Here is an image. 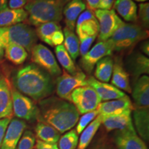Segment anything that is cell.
<instances>
[{
	"mask_svg": "<svg viewBox=\"0 0 149 149\" xmlns=\"http://www.w3.org/2000/svg\"><path fill=\"white\" fill-rule=\"evenodd\" d=\"M11 83L17 91L34 101H40L51 95L55 86L51 76L35 64L17 69Z\"/></svg>",
	"mask_w": 149,
	"mask_h": 149,
	"instance_id": "6da1fadb",
	"label": "cell"
},
{
	"mask_svg": "<svg viewBox=\"0 0 149 149\" xmlns=\"http://www.w3.org/2000/svg\"><path fill=\"white\" fill-rule=\"evenodd\" d=\"M38 120L64 133L77 124L79 113L72 104L61 98L46 97L39 103Z\"/></svg>",
	"mask_w": 149,
	"mask_h": 149,
	"instance_id": "7a4b0ae2",
	"label": "cell"
},
{
	"mask_svg": "<svg viewBox=\"0 0 149 149\" xmlns=\"http://www.w3.org/2000/svg\"><path fill=\"white\" fill-rule=\"evenodd\" d=\"M64 6L62 0H29L25 6L28 13L26 22L35 26L48 22L58 23L63 18Z\"/></svg>",
	"mask_w": 149,
	"mask_h": 149,
	"instance_id": "3957f363",
	"label": "cell"
},
{
	"mask_svg": "<svg viewBox=\"0 0 149 149\" xmlns=\"http://www.w3.org/2000/svg\"><path fill=\"white\" fill-rule=\"evenodd\" d=\"M148 37V31L141 28L137 24L124 22L110 38L114 51L118 53H128L135 46Z\"/></svg>",
	"mask_w": 149,
	"mask_h": 149,
	"instance_id": "277c9868",
	"label": "cell"
},
{
	"mask_svg": "<svg viewBox=\"0 0 149 149\" xmlns=\"http://www.w3.org/2000/svg\"><path fill=\"white\" fill-rule=\"evenodd\" d=\"M37 40L35 30L27 24L20 23L12 26L0 28V41L4 48L9 44H16L31 52Z\"/></svg>",
	"mask_w": 149,
	"mask_h": 149,
	"instance_id": "5b68a950",
	"label": "cell"
},
{
	"mask_svg": "<svg viewBox=\"0 0 149 149\" xmlns=\"http://www.w3.org/2000/svg\"><path fill=\"white\" fill-rule=\"evenodd\" d=\"M68 102L73 104L79 115H83L96 110L102 100L96 91L87 85L74 89L70 94Z\"/></svg>",
	"mask_w": 149,
	"mask_h": 149,
	"instance_id": "8992f818",
	"label": "cell"
},
{
	"mask_svg": "<svg viewBox=\"0 0 149 149\" xmlns=\"http://www.w3.org/2000/svg\"><path fill=\"white\" fill-rule=\"evenodd\" d=\"M13 112L19 120L34 122L38 120L39 109L31 98L17 91L12 85Z\"/></svg>",
	"mask_w": 149,
	"mask_h": 149,
	"instance_id": "52a82bcc",
	"label": "cell"
},
{
	"mask_svg": "<svg viewBox=\"0 0 149 149\" xmlns=\"http://www.w3.org/2000/svg\"><path fill=\"white\" fill-rule=\"evenodd\" d=\"M86 79V75L81 70L71 74L64 70L62 74L56 79V93L59 98L68 101L70 94L74 89L88 85Z\"/></svg>",
	"mask_w": 149,
	"mask_h": 149,
	"instance_id": "ba28073f",
	"label": "cell"
},
{
	"mask_svg": "<svg viewBox=\"0 0 149 149\" xmlns=\"http://www.w3.org/2000/svg\"><path fill=\"white\" fill-rule=\"evenodd\" d=\"M31 53V61L33 64L47 72L51 77H59L61 74V70L55 56L46 46L41 44H36L33 47Z\"/></svg>",
	"mask_w": 149,
	"mask_h": 149,
	"instance_id": "9c48e42d",
	"label": "cell"
},
{
	"mask_svg": "<svg viewBox=\"0 0 149 149\" xmlns=\"http://www.w3.org/2000/svg\"><path fill=\"white\" fill-rule=\"evenodd\" d=\"M93 13L97 19L100 26L97 36L99 42L109 40L115 31L124 22L117 15L114 9H97Z\"/></svg>",
	"mask_w": 149,
	"mask_h": 149,
	"instance_id": "30bf717a",
	"label": "cell"
},
{
	"mask_svg": "<svg viewBox=\"0 0 149 149\" xmlns=\"http://www.w3.org/2000/svg\"><path fill=\"white\" fill-rule=\"evenodd\" d=\"M113 52V46L110 39L107 41L98 42L88 53L81 57L80 59L81 66L84 70L91 73L100 59L107 56H111Z\"/></svg>",
	"mask_w": 149,
	"mask_h": 149,
	"instance_id": "8fae6325",
	"label": "cell"
},
{
	"mask_svg": "<svg viewBox=\"0 0 149 149\" xmlns=\"http://www.w3.org/2000/svg\"><path fill=\"white\" fill-rule=\"evenodd\" d=\"M12 83L4 70H0V120L12 119Z\"/></svg>",
	"mask_w": 149,
	"mask_h": 149,
	"instance_id": "7c38bea8",
	"label": "cell"
},
{
	"mask_svg": "<svg viewBox=\"0 0 149 149\" xmlns=\"http://www.w3.org/2000/svg\"><path fill=\"white\" fill-rule=\"evenodd\" d=\"M75 31L79 39L89 36H98L100 26L93 12L85 10L79 15L76 22Z\"/></svg>",
	"mask_w": 149,
	"mask_h": 149,
	"instance_id": "4fadbf2b",
	"label": "cell"
},
{
	"mask_svg": "<svg viewBox=\"0 0 149 149\" xmlns=\"http://www.w3.org/2000/svg\"><path fill=\"white\" fill-rule=\"evenodd\" d=\"M97 109L99 115L101 117H107L133 111L134 107L129 97L126 95L117 100H110L102 103L101 102Z\"/></svg>",
	"mask_w": 149,
	"mask_h": 149,
	"instance_id": "5bb4252c",
	"label": "cell"
},
{
	"mask_svg": "<svg viewBox=\"0 0 149 149\" xmlns=\"http://www.w3.org/2000/svg\"><path fill=\"white\" fill-rule=\"evenodd\" d=\"M115 142L118 149H148L135 129L117 130L115 134Z\"/></svg>",
	"mask_w": 149,
	"mask_h": 149,
	"instance_id": "9a60e30c",
	"label": "cell"
},
{
	"mask_svg": "<svg viewBox=\"0 0 149 149\" xmlns=\"http://www.w3.org/2000/svg\"><path fill=\"white\" fill-rule=\"evenodd\" d=\"M26 128V124L24 120L18 118L11 119L0 149H16L20 137Z\"/></svg>",
	"mask_w": 149,
	"mask_h": 149,
	"instance_id": "2e32d148",
	"label": "cell"
},
{
	"mask_svg": "<svg viewBox=\"0 0 149 149\" xmlns=\"http://www.w3.org/2000/svg\"><path fill=\"white\" fill-rule=\"evenodd\" d=\"M126 71L137 79L144 74L149 73V59L144 54L139 52L130 53L126 61Z\"/></svg>",
	"mask_w": 149,
	"mask_h": 149,
	"instance_id": "e0dca14e",
	"label": "cell"
},
{
	"mask_svg": "<svg viewBox=\"0 0 149 149\" xmlns=\"http://www.w3.org/2000/svg\"><path fill=\"white\" fill-rule=\"evenodd\" d=\"M86 81L88 85L96 91L102 101L117 100L126 95L122 91L117 88L114 86L98 81L94 77H89Z\"/></svg>",
	"mask_w": 149,
	"mask_h": 149,
	"instance_id": "ac0fdd59",
	"label": "cell"
},
{
	"mask_svg": "<svg viewBox=\"0 0 149 149\" xmlns=\"http://www.w3.org/2000/svg\"><path fill=\"white\" fill-rule=\"evenodd\" d=\"M132 111L126 112L122 114L101 117L102 124L107 131L135 129L132 120Z\"/></svg>",
	"mask_w": 149,
	"mask_h": 149,
	"instance_id": "d6986e66",
	"label": "cell"
},
{
	"mask_svg": "<svg viewBox=\"0 0 149 149\" xmlns=\"http://www.w3.org/2000/svg\"><path fill=\"white\" fill-rule=\"evenodd\" d=\"M132 95L137 109H148L149 77L144 74L136 79Z\"/></svg>",
	"mask_w": 149,
	"mask_h": 149,
	"instance_id": "ffe728a7",
	"label": "cell"
},
{
	"mask_svg": "<svg viewBox=\"0 0 149 149\" xmlns=\"http://www.w3.org/2000/svg\"><path fill=\"white\" fill-rule=\"evenodd\" d=\"M129 76V74L124 68L121 58H115L111 78V84L121 91L131 93L132 88L130 85Z\"/></svg>",
	"mask_w": 149,
	"mask_h": 149,
	"instance_id": "44dd1931",
	"label": "cell"
},
{
	"mask_svg": "<svg viewBox=\"0 0 149 149\" xmlns=\"http://www.w3.org/2000/svg\"><path fill=\"white\" fill-rule=\"evenodd\" d=\"M86 8L84 0H70L63 8V16L66 27L71 31L75 29L78 17Z\"/></svg>",
	"mask_w": 149,
	"mask_h": 149,
	"instance_id": "7402d4cb",
	"label": "cell"
},
{
	"mask_svg": "<svg viewBox=\"0 0 149 149\" xmlns=\"http://www.w3.org/2000/svg\"><path fill=\"white\" fill-rule=\"evenodd\" d=\"M113 6L124 21L137 24V6L133 0H115Z\"/></svg>",
	"mask_w": 149,
	"mask_h": 149,
	"instance_id": "603a6c76",
	"label": "cell"
},
{
	"mask_svg": "<svg viewBox=\"0 0 149 149\" xmlns=\"http://www.w3.org/2000/svg\"><path fill=\"white\" fill-rule=\"evenodd\" d=\"M133 113L134 127L143 141L149 139V111L148 109H134Z\"/></svg>",
	"mask_w": 149,
	"mask_h": 149,
	"instance_id": "cb8c5ba5",
	"label": "cell"
},
{
	"mask_svg": "<svg viewBox=\"0 0 149 149\" xmlns=\"http://www.w3.org/2000/svg\"><path fill=\"white\" fill-rule=\"evenodd\" d=\"M28 19V13L25 9H10L7 8L0 11V28L12 26L23 23Z\"/></svg>",
	"mask_w": 149,
	"mask_h": 149,
	"instance_id": "d4e9b609",
	"label": "cell"
},
{
	"mask_svg": "<svg viewBox=\"0 0 149 149\" xmlns=\"http://www.w3.org/2000/svg\"><path fill=\"white\" fill-rule=\"evenodd\" d=\"M114 60L111 56L104 57L97 63L94 72V77L102 82L108 83L113 73Z\"/></svg>",
	"mask_w": 149,
	"mask_h": 149,
	"instance_id": "484cf974",
	"label": "cell"
},
{
	"mask_svg": "<svg viewBox=\"0 0 149 149\" xmlns=\"http://www.w3.org/2000/svg\"><path fill=\"white\" fill-rule=\"evenodd\" d=\"M35 134L40 140L48 143L57 144L60 138V133L55 128L43 122L37 124Z\"/></svg>",
	"mask_w": 149,
	"mask_h": 149,
	"instance_id": "4316f807",
	"label": "cell"
},
{
	"mask_svg": "<svg viewBox=\"0 0 149 149\" xmlns=\"http://www.w3.org/2000/svg\"><path fill=\"white\" fill-rule=\"evenodd\" d=\"M29 53L23 46L16 44H9L4 48V57L14 65L22 64L26 60Z\"/></svg>",
	"mask_w": 149,
	"mask_h": 149,
	"instance_id": "83f0119b",
	"label": "cell"
},
{
	"mask_svg": "<svg viewBox=\"0 0 149 149\" xmlns=\"http://www.w3.org/2000/svg\"><path fill=\"white\" fill-rule=\"evenodd\" d=\"M102 124L101 117L97 115L81 132L79 141H78L77 149H86L90 144Z\"/></svg>",
	"mask_w": 149,
	"mask_h": 149,
	"instance_id": "f1b7e54d",
	"label": "cell"
},
{
	"mask_svg": "<svg viewBox=\"0 0 149 149\" xmlns=\"http://www.w3.org/2000/svg\"><path fill=\"white\" fill-rule=\"evenodd\" d=\"M64 36V46L72 60H75L79 55V40L73 31L65 27L63 31Z\"/></svg>",
	"mask_w": 149,
	"mask_h": 149,
	"instance_id": "f546056e",
	"label": "cell"
},
{
	"mask_svg": "<svg viewBox=\"0 0 149 149\" xmlns=\"http://www.w3.org/2000/svg\"><path fill=\"white\" fill-rule=\"evenodd\" d=\"M55 53L59 63L68 73L73 74L79 70L63 44L55 46Z\"/></svg>",
	"mask_w": 149,
	"mask_h": 149,
	"instance_id": "4dcf8cb0",
	"label": "cell"
},
{
	"mask_svg": "<svg viewBox=\"0 0 149 149\" xmlns=\"http://www.w3.org/2000/svg\"><path fill=\"white\" fill-rule=\"evenodd\" d=\"M60 29H61V26L57 22H48L37 26L35 33L37 38H40L42 42L52 46V37L56 31Z\"/></svg>",
	"mask_w": 149,
	"mask_h": 149,
	"instance_id": "1f68e13d",
	"label": "cell"
},
{
	"mask_svg": "<svg viewBox=\"0 0 149 149\" xmlns=\"http://www.w3.org/2000/svg\"><path fill=\"white\" fill-rule=\"evenodd\" d=\"M79 137L75 130H70L60 137L58 141L59 149H75Z\"/></svg>",
	"mask_w": 149,
	"mask_h": 149,
	"instance_id": "d6a6232c",
	"label": "cell"
},
{
	"mask_svg": "<svg viewBox=\"0 0 149 149\" xmlns=\"http://www.w3.org/2000/svg\"><path fill=\"white\" fill-rule=\"evenodd\" d=\"M137 22L141 28L148 31L149 28V3L148 2L140 3L138 6Z\"/></svg>",
	"mask_w": 149,
	"mask_h": 149,
	"instance_id": "836d02e7",
	"label": "cell"
},
{
	"mask_svg": "<svg viewBox=\"0 0 149 149\" xmlns=\"http://www.w3.org/2000/svg\"><path fill=\"white\" fill-rule=\"evenodd\" d=\"M35 142L36 139L35 134L29 130H25L20 137L16 149H33Z\"/></svg>",
	"mask_w": 149,
	"mask_h": 149,
	"instance_id": "e575fe53",
	"label": "cell"
},
{
	"mask_svg": "<svg viewBox=\"0 0 149 149\" xmlns=\"http://www.w3.org/2000/svg\"><path fill=\"white\" fill-rule=\"evenodd\" d=\"M99 115L97 109L95 111L88 112V113L83 114L80 118L78 120V122L76 124V132L77 135H80L81 132L85 129V128L92 121Z\"/></svg>",
	"mask_w": 149,
	"mask_h": 149,
	"instance_id": "d590c367",
	"label": "cell"
},
{
	"mask_svg": "<svg viewBox=\"0 0 149 149\" xmlns=\"http://www.w3.org/2000/svg\"><path fill=\"white\" fill-rule=\"evenodd\" d=\"M97 37L96 36H89L84 37V38L81 39H79V55H81V57L88 53L89 50L91 49L93 43L95 42Z\"/></svg>",
	"mask_w": 149,
	"mask_h": 149,
	"instance_id": "8d00e7d4",
	"label": "cell"
},
{
	"mask_svg": "<svg viewBox=\"0 0 149 149\" xmlns=\"http://www.w3.org/2000/svg\"><path fill=\"white\" fill-rule=\"evenodd\" d=\"M64 33H63L62 30L60 29L59 31H56L55 34L53 35V37L51 39V43L52 46H57L61 45L64 43Z\"/></svg>",
	"mask_w": 149,
	"mask_h": 149,
	"instance_id": "74e56055",
	"label": "cell"
},
{
	"mask_svg": "<svg viewBox=\"0 0 149 149\" xmlns=\"http://www.w3.org/2000/svg\"><path fill=\"white\" fill-rule=\"evenodd\" d=\"M10 120L11 119L10 118H4L0 120V147H1L3 137H4L6 131Z\"/></svg>",
	"mask_w": 149,
	"mask_h": 149,
	"instance_id": "f35d334b",
	"label": "cell"
},
{
	"mask_svg": "<svg viewBox=\"0 0 149 149\" xmlns=\"http://www.w3.org/2000/svg\"><path fill=\"white\" fill-rule=\"evenodd\" d=\"M35 148L36 149H59L58 145L53 143H48L45 141L37 139L35 142Z\"/></svg>",
	"mask_w": 149,
	"mask_h": 149,
	"instance_id": "ab89813d",
	"label": "cell"
},
{
	"mask_svg": "<svg viewBox=\"0 0 149 149\" xmlns=\"http://www.w3.org/2000/svg\"><path fill=\"white\" fill-rule=\"evenodd\" d=\"M29 0H8V6L10 9H22L27 4Z\"/></svg>",
	"mask_w": 149,
	"mask_h": 149,
	"instance_id": "60d3db41",
	"label": "cell"
},
{
	"mask_svg": "<svg viewBox=\"0 0 149 149\" xmlns=\"http://www.w3.org/2000/svg\"><path fill=\"white\" fill-rule=\"evenodd\" d=\"M86 7L88 10L94 12L95 10L100 9V0H85Z\"/></svg>",
	"mask_w": 149,
	"mask_h": 149,
	"instance_id": "b9f144b4",
	"label": "cell"
},
{
	"mask_svg": "<svg viewBox=\"0 0 149 149\" xmlns=\"http://www.w3.org/2000/svg\"><path fill=\"white\" fill-rule=\"evenodd\" d=\"M115 0H100V9L102 10H111L114 3Z\"/></svg>",
	"mask_w": 149,
	"mask_h": 149,
	"instance_id": "7bdbcfd3",
	"label": "cell"
},
{
	"mask_svg": "<svg viewBox=\"0 0 149 149\" xmlns=\"http://www.w3.org/2000/svg\"><path fill=\"white\" fill-rule=\"evenodd\" d=\"M140 49L142 53L147 57L149 55V42L148 40H145L142 42H141L140 44Z\"/></svg>",
	"mask_w": 149,
	"mask_h": 149,
	"instance_id": "ee69618b",
	"label": "cell"
},
{
	"mask_svg": "<svg viewBox=\"0 0 149 149\" xmlns=\"http://www.w3.org/2000/svg\"><path fill=\"white\" fill-rule=\"evenodd\" d=\"M93 149H113V148L108 143L102 142L96 145V146H95Z\"/></svg>",
	"mask_w": 149,
	"mask_h": 149,
	"instance_id": "f6af8a7d",
	"label": "cell"
},
{
	"mask_svg": "<svg viewBox=\"0 0 149 149\" xmlns=\"http://www.w3.org/2000/svg\"><path fill=\"white\" fill-rule=\"evenodd\" d=\"M8 0H0V11L8 8Z\"/></svg>",
	"mask_w": 149,
	"mask_h": 149,
	"instance_id": "bcb514c9",
	"label": "cell"
},
{
	"mask_svg": "<svg viewBox=\"0 0 149 149\" xmlns=\"http://www.w3.org/2000/svg\"><path fill=\"white\" fill-rule=\"evenodd\" d=\"M3 57H4V47L0 41V61L2 60Z\"/></svg>",
	"mask_w": 149,
	"mask_h": 149,
	"instance_id": "7dc6e473",
	"label": "cell"
},
{
	"mask_svg": "<svg viewBox=\"0 0 149 149\" xmlns=\"http://www.w3.org/2000/svg\"><path fill=\"white\" fill-rule=\"evenodd\" d=\"M133 1H137V2H140V3H144V2H146V1H148V0H133Z\"/></svg>",
	"mask_w": 149,
	"mask_h": 149,
	"instance_id": "c3c4849f",
	"label": "cell"
},
{
	"mask_svg": "<svg viewBox=\"0 0 149 149\" xmlns=\"http://www.w3.org/2000/svg\"><path fill=\"white\" fill-rule=\"evenodd\" d=\"M62 1H63V3H64V4L65 5V4H66V3H68V1H70V0H62Z\"/></svg>",
	"mask_w": 149,
	"mask_h": 149,
	"instance_id": "681fc988",
	"label": "cell"
}]
</instances>
